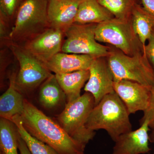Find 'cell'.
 <instances>
[{
	"label": "cell",
	"mask_w": 154,
	"mask_h": 154,
	"mask_svg": "<svg viewBox=\"0 0 154 154\" xmlns=\"http://www.w3.org/2000/svg\"><path fill=\"white\" fill-rule=\"evenodd\" d=\"M10 48L18 60L19 69L15 85L19 91L28 92L41 85L52 74L42 63L24 47L15 43Z\"/></svg>",
	"instance_id": "ba28073f"
},
{
	"label": "cell",
	"mask_w": 154,
	"mask_h": 154,
	"mask_svg": "<svg viewBox=\"0 0 154 154\" xmlns=\"http://www.w3.org/2000/svg\"><path fill=\"white\" fill-rule=\"evenodd\" d=\"M151 128L152 129V131L151 136V141L154 143V125ZM153 154H154V151Z\"/></svg>",
	"instance_id": "83f0119b"
},
{
	"label": "cell",
	"mask_w": 154,
	"mask_h": 154,
	"mask_svg": "<svg viewBox=\"0 0 154 154\" xmlns=\"http://www.w3.org/2000/svg\"><path fill=\"white\" fill-rule=\"evenodd\" d=\"M49 0H24L17 11L9 33L12 41L27 42L50 28L48 18Z\"/></svg>",
	"instance_id": "3957f363"
},
{
	"label": "cell",
	"mask_w": 154,
	"mask_h": 154,
	"mask_svg": "<svg viewBox=\"0 0 154 154\" xmlns=\"http://www.w3.org/2000/svg\"><path fill=\"white\" fill-rule=\"evenodd\" d=\"M15 75L10 79L9 87L0 97L1 118L11 120L15 116H20L24 109L25 99L15 85Z\"/></svg>",
	"instance_id": "9a60e30c"
},
{
	"label": "cell",
	"mask_w": 154,
	"mask_h": 154,
	"mask_svg": "<svg viewBox=\"0 0 154 154\" xmlns=\"http://www.w3.org/2000/svg\"><path fill=\"white\" fill-rule=\"evenodd\" d=\"M24 0H0L1 18L7 22L16 16Z\"/></svg>",
	"instance_id": "603a6c76"
},
{
	"label": "cell",
	"mask_w": 154,
	"mask_h": 154,
	"mask_svg": "<svg viewBox=\"0 0 154 154\" xmlns=\"http://www.w3.org/2000/svg\"><path fill=\"white\" fill-rule=\"evenodd\" d=\"M19 150L20 154H31L25 142L20 135L19 139Z\"/></svg>",
	"instance_id": "4316f807"
},
{
	"label": "cell",
	"mask_w": 154,
	"mask_h": 154,
	"mask_svg": "<svg viewBox=\"0 0 154 154\" xmlns=\"http://www.w3.org/2000/svg\"><path fill=\"white\" fill-rule=\"evenodd\" d=\"M145 54L154 69V31L146 44Z\"/></svg>",
	"instance_id": "d4e9b609"
},
{
	"label": "cell",
	"mask_w": 154,
	"mask_h": 154,
	"mask_svg": "<svg viewBox=\"0 0 154 154\" xmlns=\"http://www.w3.org/2000/svg\"><path fill=\"white\" fill-rule=\"evenodd\" d=\"M114 18L98 0H82L78 8L74 23L98 24Z\"/></svg>",
	"instance_id": "2e32d148"
},
{
	"label": "cell",
	"mask_w": 154,
	"mask_h": 154,
	"mask_svg": "<svg viewBox=\"0 0 154 154\" xmlns=\"http://www.w3.org/2000/svg\"><path fill=\"white\" fill-rule=\"evenodd\" d=\"M82 0H49L48 18L50 28L65 31L74 23Z\"/></svg>",
	"instance_id": "4fadbf2b"
},
{
	"label": "cell",
	"mask_w": 154,
	"mask_h": 154,
	"mask_svg": "<svg viewBox=\"0 0 154 154\" xmlns=\"http://www.w3.org/2000/svg\"><path fill=\"white\" fill-rule=\"evenodd\" d=\"M89 70L90 77L84 91L94 96L95 106L105 96L114 92V78L107 57L94 58Z\"/></svg>",
	"instance_id": "9c48e42d"
},
{
	"label": "cell",
	"mask_w": 154,
	"mask_h": 154,
	"mask_svg": "<svg viewBox=\"0 0 154 154\" xmlns=\"http://www.w3.org/2000/svg\"><path fill=\"white\" fill-rule=\"evenodd\" d=\"M97 24L74 23L64 32L66 37L61 51L66 53L85 54L92 57H107L110 47L100 44L95 38Z\"/></svg>",
	"instance_id": "52a82bcc"
},
{
	"label": "cell",
	"mask_w": 154,
	"mask_h": 154,
	"mask_svg": "<svg viewBox=\"0 0 154 154\" xmlns=\"http://www.w3.org/2000/svg\"><path fill=\"white\" fill-rule=\"evenodd\" d=\"M129 115L124 103L114 91L94 107L86 127L93 131L105 130L115 142L120 135L132 131Z\"/></svg>",
	"instance_id": "7a4b0ae2"
},
{
	"label": "cell",
	"mask_w": 154,
	"mask_h": 154,
	"mask_svg": "<svg viewBox=\"0 0 154 154\" xmlns=\"http://www.w3.org/2000/svg\"><path fill=\"white\" fill-rule=\"evenodd\" d=\"M94 58L85 54L59 52L44 64L51 72L68 73L77 71L89 70Z\"/></svg>",
	"instance_id": "5bb4252c"
},
{
	"label": "cell",
	"mask_w": 154,
	"mask_h": 154,
	"mask_svg": "<svg viewBox=\"0 0 154 154\" xmlns=\"http://www.w3.org/2000/svg\"><path fill=\"white\" fill-rule=\"evenodd\" d=\"M110 47L107 58L114 82L130 80L151 88L154 84V69L143 53L130 56L115 47Z\"/></svg>",
	"instance_id": "277c9868"
},
{
	"label": "cell",
	"mask_w": 154,
	"mask_h": 154,
	"mask_svg": "<svg viewBox=\"0 0 154 154\" xmlns=\"http://www.w3.org/2000/svg\"><path fill=\"white\" fill-rule=\"evenodd\" d=\"M0 154H1V153H0Z\"/></svg>",
	"instance_id": "f546056e"
},
{
	"label": "cell",
	"mask_w": 154,
	"mask_h": 154,
	"mask_svg": "<svg viewBox=\"0 0 154 154\" xmlns=\"http://www.w3.org/2000/svg\"><path fill=\"white\" fill-rule=\"evenodd\" d=\"M55 75L65 94L68 103L75 101L81 96L82 88L90 77V71L89 70H83Z\"/></svg>",
	"instance_id": "e0dca14e"
},
{
	"label": "cell",
	"mask_w": 154,
	"mask_h": 154,
	"mask_svg": "<svg viewBox=\"0 0 154 154\" xmlns=\"http://www.w3.org/2000/svg\"><path fill=\"white\" fill-rule=\"evenodd\" d=\"M94 107V96L85 92L75 101L67 103L57 117L59 124L68 134L85 146L96 134L95 131L86 127L88 117Z\"/></svg>",
	"instance_id": "5b68a950"
},
{
	"label": "cell",
	"mask_w": 154,
	"mask_h": 154,
	"mask_svg": "<svg viewBox=\"0 0 154 154\" xmlns=\"http://www.w3.org/2000/svg\"><path fill=\"white\" fill-rule=\"evenodd\" d=\"M95 38L98 42L110 44L130 56L144 54L143 46L135 33L131 19L114 17L97 24Z\"/></svg>",
	"instance_id": "8992f818"
},
{
	"label": "cell",
	"mask_w": 154,
	"mask_h": 154,
	"mask_svg": "<svg viewBox=\"0 0 154 154\" xmlns=\"http://www.w3.org/2000/svg\"><path fill=\"white\" fill-rule=\"evenodd\" d=\"M20 116L23 126L30 134L59 154H77L84 152L85 146L71 137L60 125L26 99Z\"/></svg>",
	"instance_id": "6da1fadb"
},
{
	"label": "cell",
	"mask_w": 154,
	"mask_h": 154,
	"mask_svg": "<svg viewBox=\"0 0 154 154\" xmlns=\"http://www.w3.org/2000/svg\"><path fill=\"white\" fill-rule=\"evenodd\" d=\"M64 35L62 30L49 28L26 42L24 48L45 64L61 51Z\"/></svg>",
	"instance_id": "30bf717a"
},
{
	"label": "cell",
	"mask_w": 154,
	"mask_h": 154,
	"mask_svg": "<svg viewBox=\"0 0 154 154\" xmlns=\"http://www.w3.org/2000/svg\"><path fill=\"white\" fill-rule=\"evenodd\" d=\"M151 98L149 105L148 108L144 112L143 117L141 119L140 122L147 119L149 122L150 128L154 125V84L150 89Z\"/></svg>",
	"instance_id": "cb8c5ba5"
},
{
	"label": "cell",
	"mask_w": 154,
	"mask_h": 154,
	"mask_svg": "<svg viewBox=\"0 0 154 154\" xmlns=\"http://www.w3.org/2000/svg\"><path fill=\"white\" fill-rule=\"evenodd\" d=\"M140 124L138 129L125 133L117 138L112 154H144L151 150L149 146V122L145 119Z\"/></svg>",
	"instance_id": "7c38bea8"
},
{
	"label": "cell",
	"mask_w": 154,
	"mask_h": 154,
	"mask_svg": "<svg viewBox=\"0 0 154 154\" xmlns=\"http://www.w3.org/2000/svg\"><path fill=\"white\" fill-rule=\"evenodd\" d=\"M131 21L135 33L143 46L145 54L146 42L154 31V16L136 4L131 11Z\"/></svg>",
	"instance_id": "ac0fdd59"
},
{
	"label": "cell",
	"mask_w": 154,
	"mask_h": 154,
	"mask_svg": "<svg viewBox=\"0 0 154 154\" xmlns=\"http://www.w3.org/2000/svg\"><path fill=\"white\" fill-rule=\"evenodd\" d=\"M11 120L16 125L20 135L31 154H59L48 145L30 134L23 126L20 116H15Z\"/></svg>",
	"instance_id": "44dd1931"
},
{
	"label": "cell",
	"mask_w": 154,
	"mask_h": 154,
	"mask_svg": "<svg viewBox=\"0 0 154 154\" xmlns=\"http://www.w3.org/2000/svg\"><path fill=\"white\" fill-rule=\"evenodd\" d=\"M99 4L117 19H131L135 0H98Z\"/></svg>",
	"instance_id": "7402d4cb"
},
{
	"label": "cell",
	"mask_w": 154,
	"mask_h": 154,
	"mask_svg": "<svg viewBox=\"0 0 154 154\" xmlns=\"http://www.w3.org/2000/svg\"><path fill=\"white\" fill-rule=\"evenodd\" d=\"M113 88L130 114L138 111L144 112L148 108L150 101L151 88L127 80L114 82Z\"/></svg>",
	"instance_id": "8fae6325"
},
{
	"label": "cell",
	"mask_w": 154,
	"mask_h": 154,
	"mask_svg": "<svg viewBox=\"0 0 154 154\" xmlns=\"http://www.w3.org/2000/svg\"><path fill=\"white\" fill-rule=\"evenodd\" d=\"M66 96L55 75H51L42 83L38 94V101L42 107L46 109L54 108L64 103Z\"/></svg>",
	"instance_id": "d6986e66"
},
{
	"label": "cell",
	"mask_w": 154,
	"mask_h": 154,
	"mask_svg": "<svg viewBox=\"0 0 154 154\" xmlns=\"http://www.w3.org/2000/svg\"><path fill=\"white\" fill-rule=\"evenodd\" d=\"M20 134L16 125L11 120L0 119V148L1 154H19Z\"/></svg>",
	"instance_id": "ffe728a7"
},
{
	"label": "cell",
	"mask_w": 154,
	"mask_h": 154,
	"mask_svg": "<svg viewBox=\"0 0 154 154\" xmlns=\"http://www.w3.org/2000/svg\"><path fill=\"white\" fill-rule=\"evenodd\" d=\"M143 8L154 16V0H141Z\"/></svg>",
	"instance_id": "484cf974"
},
{
	"label": "cell",
	"mask_w": 154,
	"mask_h": 154,
	"mask_svg": "<svg viewBox=\"0 0 154 154\" xmlns=\"http://www.w3.org/2000/svg\"><path fill=\"white\" fill-rule=\"evenodd\" d=\"M77 154H85V153H84V152H81Z\"/></svg>",
	"instance_id": "f1b7e54d"
}]
</instances>
